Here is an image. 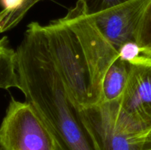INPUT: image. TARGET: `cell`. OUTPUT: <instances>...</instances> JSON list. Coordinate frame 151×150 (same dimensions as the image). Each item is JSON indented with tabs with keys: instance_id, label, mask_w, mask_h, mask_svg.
Instances as JSON below:
<instances>
[{
	"instance_id": "cell-2",
	"label": "cell",
	"mask_w": 151,
	"mask_h": 150,
	"mask_svg": "<svg viewBox=\"0 0 151 150\" xmlns=\"http://www.w3.org/2000/svg\"><path fill=\"white\" fill-rule=\"evenodd\" d=\"M46 44L69 96L78 108L99 104L81 43L62 18L43 25Z\"/></svg>"
},
{
	"instance_id": "cell-15",
	"label": "cell",
	"mask_w": 151,
	"mask_h": 150,
	"mask_svg": "<svg viewBox=\"0 0 151 150\" xmlns=\"http://www.w3.org/2000/svg\"><path fill=\"white\" fill-rule=\"evenodd\" d=\"M0 150H4V149H3L2 148H1V146H0Z\"/></svg>"
},
{
	"instance_id": "cell-7",
	"label": "cell",
	"mask_w": 151,
	"mask_h": 150,
	"mask_svg": "<svg viewBox=\"0 0 151 150\" xmlns=\"http://www.w3.org/2000/svg\"><path fill=\"white\" fill-rule=\"evenodd\" d=\"M131 64L118 57L106 73L103 82L102 102L119 101L124 92Z\"/></svg>"
},
{
	"instance_id": "cell-3",
	"label": "cell",
	"mask_w": 151,
	"mask_h": 150,
	"mask_svg": "<svg viewBox=\"0 0 151 150\" xmlns=\"http://www.w3.org/2000/svg\"><path fill=\"white\" fill-rule=\"evenodd\" d=\"M78 110L94 150H139L146 130L122 111L119 101Z\"/></svg>"
},
{
	"instance_id": "cell-9",
	"label": "cell",
	"mask_w": 151,
	"mask_h": 150,
	"mask_svg": "<svg viewBox=\"0 0 151 150\" xmlns=\"http://www.w3.org/2000/svg\"><path fill=\"white\" fill-rule=\"evenodd\" d=\"M144 56L151 58V0H148L143 11L136 37Z\"/></svg>"
},
{
	"instance_id": "cell-11",
	"label": "cell",
	"mask_w": 151,
	"mask_h": 150,
	"mask_svg": "<svg viewBox=\"0 0 151 150\" xmlns=\"http://www.w3.org/2000/svg\"><path fill=\"white\" fill-rule=\"evenodd\" d=\"M130 1L131 0H78V3L86 14L92 16Z\"/></svg>"
},
{
	"instance_id": "cell-5",
	"label": "cell",
	"mask_w": 151,
	"mask_h": 150,
	"mask_svg": "<svg viewBox=\"0 0 151 150\" xmlns=\"http://www.w3.org/2000/svg\"><path fill=\"white\" fill-rule=\"evenodd\" d=\"M122 111L144 130L151 126V58L143 55L131 64L129 76L119 100Z\"/></svg>"
},
{
	"instance_id": "cell-13",
	"label": "cell",
	"mask_w": 151,
	"mask_h": 150,
	"mask_svg": "<svg viewBox=\"0 0 151 150\" xmlns=\"http://www.w3.org/2000/svg\"><path fill=\"white\" fill-rule=\"evenodd\" d=\"M139 150H151V126L143 135Z\"/></svg>"
},
{
	"instance_id": "cell-12",
	"label": "cell",
	"mask_w": 151,
	"mask_h": 150,
	"mask_svg": "<svg viewBox=\"0 0 151 150\" xmlns=\"http://www.w3.org/2000/svg\"><path fill=\"white\" fill-rule=\"evenodd\" d=\"M118 54L121 60L130 64L136 63L143 56L141 48L135 41L124 44L118 50Z\"/></svg>"
},
{
	"instance_id": "cell-4",
	"label": "cell",
	"mask_w": 151,
	"mask_h": 150,
	"mask_svg": "<svg viewBox=\"0 0 151 150\" xmlns=\"http://www.w3.org/2000/svg\"><path fill=\"white\" fill-rule=\"evenodd\" d=\"M4 150H57L54 137L27 101L11 98L0 125Z\"/></svg>"
},
{
	"instance_id": "cell-14",
	"label": "cell",
	"mask_w": 151,
	"mask_h": 150,
	"mask_svg": "<svg viewBox=\"0 0 151 150\" xmlns=\"http://www.w3.org/2000/svg\"><path fill=\"white\" fill-rule=\"evenodd\" d=\"M22 0H0L3 11H11L20 4Z\"/></svg>"
},
{
	"instance_id": "cell-1",
	"label": "cell",
	"mask_w": 151,
	"mask_h": 150,
	"mask_svg": "<svg viewBox=\"0 0 151 150\" xmlns=\"http://www.w3.org/2000/svg\"><path fill=\"white\" fill-rule=\"evenodd\" d=\"M16 60L19 89L50 129L57 150H94L49 52L43 25H28Z\"/></svg>"
},
{
	"instance_id": "cell-6",
	"label": "cell",
	"mask_w": 151,
	"mask_h": 150,
	"mask_svg": "<svg viewBox=\"0 0 151 150\" xmlns=\"http://www.w3.org/2000/svg\"><path fill=\"white\" fill-rule=\"evenodd\" d=\"M148 0H131L88 16L102 35L119 50L124 44L135 41L137 29Z\"/></svg>"
},
{
	"instance_id": "cell-8",
	"label": "cell",
	"mask_w": 151,
	"mask_h": 150,
	"mask_svg": "<svg viewBox=\"0 0 151 150\" xmlns=\"http://www.w3.org/2000/svg\"><path fill=\"white\" fill-rule=\"evenodd\" d=\"M19 79L16 71V50L9 45L8 38H0V88H19Z\"/></svg>"
},
{
	"instance_id": "cell-10",
	"label": "cell",
	"mask_w": 151,
	"mask_h": 150,
	"mask_svg": "<svg viewBox=\"0 0 151 150\" xmlns=\"http://www.w3.org/2000/svg\"><path fill=\"white\" fill-rule=\"evenodd\" d=\"M41 0H22L20 4L11 11H0V32L14 28L22 21L28 10Z\"/></svg>"
}]
</instances>
